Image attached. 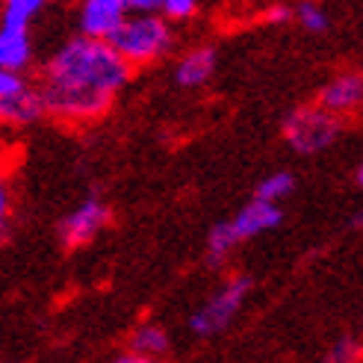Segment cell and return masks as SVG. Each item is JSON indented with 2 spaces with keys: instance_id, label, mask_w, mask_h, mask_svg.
<instances>
[{
  "instance_id": "cell-14",
  "label": "cell",
  "mask_w": 363,
  "mask_h": 363,
  "mask_svg": "<svg viewBox=\"0 0 363 363\" xmlns=\"http://www.w3.org/2000/svg\"><path fill=\"white\" fill-rule=\"evenodd\" d=\"M293 192H296V177L293 174H289V172H272L269 177H263L257 184V195H254V198L281 204L284 198H289Z\"/></svg>"
},
{
  "instance_id": "cell-7",
  "label": "cell",
  "mask_w": 363,
  "mask_h": 363,
  "mask_svg": "<svg viewBox=\"0 0 363 363\" xmlns=\"http://www.w3.org/2000/svg\"><path fill=\"white\" fill-rule=\"evenodd\" d=\"M80 33L92 39H110V33L127 18L124 0H83L80 4Z\"/></svg>"
},
{
  "instance_id": "cell-18",
  "label": "cell",
  "mask_w": 363,
  "mask_h": 363,
  "mask_svg": "<svg viewBox=\"0 0 363 363\" xmlns=\"http://www.w3.org/2000/svg\"><path fill=\"white\" fill-rule=\"evenodd\" d=\"M328 360H334V363H352V360H360V346H357L354 340L342 337V340H337L334 346H331Z\"/></svg>"
},
{
  "instance_id": "cell-21",
  "label": "cell",
  "mask_w": 363,
  "mask_h": 363,
  "mask_svg": "<svg viewBox=\"0 0 363 363\" xmlns=\"http://www.w3.org/2000/svg\"><path fill=\"white\" fill-rule=\"evenodd\" d=\"M266 21L269 24H289V21H293V6H286V4L269 6L266 9Z\"/></svg>"
},
{
  "instance_id": "cell-23",
  "label": "cell",
  "mask_w": 363,
  "mask_h": 363,
  "mask_svg": "<svg viewBox=\"0 0 363 363\" xmlns=\"http://www.w3.org/2000/svg\"><path fill=\"white\" fill-rule=\"evenodd\" d=\"M118 363H148V360H145L142 354H136V352H127V354H121V357H116Z\"/></svg>"
},
{
  "instance_id": "cell-15",
  "label": "cell",
  "mask_w": 363,
  "mask_h": 363,
  "mask_svg": "<svg viewBox=\"0 0 363 363\" xmlns=\"http://www.w3.org/2000/svg\"><path fill=\"white\" fill-rule=\"evenodd\" d=\"M293 18L307 33H325L328 30V15L316 4V0H298L293 6Z\"/></svg>"
},
{
  "instance_id": "cell-16",
  "label": "cell",
  "mask_w": 363,
  "mask_h": 363,
  "mask_svg": "<svg viewBox=\"0 0 363 363\" xmlns=\"http://www.w3.org/2000/svg\"><path fill=\"white\" fill-rule=\"evenodd\" d=\"M233 248H237V240L230 237L228 225H225V222L216 225V228L210 230V240H207V257H210V263H222Z\"/></svg>"
},
{
  "instance_id": "cell-10",
  "label": "cell",
  "mask_w": 363,
  "mask_h": 363,
  "mask_svg": "<svg viewBox=\"0 0 363 363\" xmlns=\"http://www.w3.org/2000/svg\"><path fill=\"white\" fill-rule=\"evenodd\" d=\"M33 62V39L30 27H15L0 21V68L6 71H27Z\"/></svg>"
},
{
  "instance_id": "cell-12",
  "label": "cell",
  "mask_w": 363,
  "mask_h": 363,
  "mask_svg": "<svg viewBox=\"0 0 363 363\" xmlns=\"http://www.w3.org/2000/svg\"><path fill=\"white\" fill-rule=\"evenodd\" d=\"M130 352L142 354L145 360H157L169 352V334L154 322H145L130 337Z\"/></svg>"
},
{
  "instance_id": "cell-20",
  "label": "cell",
  "mask_w": 363,
  "mask_h": 363,
  "mask_svg": "<svg viewBox=\"0 0 363 363\" xmlns=\"http://www.w3.org/2000/svg\"><path fill=\"white\" fill-rule=\"evenodd\" d=\"M27 80L18 74V71H6V68H0V98L4 95H9V92H15V89H21Z\"/></svg>"
},
{
  "instance_id": "cell-17",
  "label": "cell",
  "mask_w": 363,
  "mask_h": 363,
  "mask_svg": "<svg viewBox=\"0 0 363 363\" xmlns=\"http://www.w3.org/2000/svg\"><path fill=\"white\" fill-rule=\"evenodd\" d=\"M198 12V0H160V15L172 21H186Z\"/></svg>"
},
{
  "instance_id": "cell-13",
  "label": "cell",
  "mask_w": 363,
  "mask_h": 363,
  "mask_svg": "<svg viewBox=\"0 0 363 363\" xmlns=\"http://www.w3.org/2000/svg\"><path fill=\"white\" fill-rule=\"evenodd\" d=\"M48 6V0H4V12H0V21L4 24H15V27H30L33 18Z\"/></svg>"
},
{
  "instance_id": "cell-11",
  "label": "cell",
  "mask_w": 363,
  "mask_h": 363,
  "mask_svg": "<svg viewBox=\"0 0 363 363\" xmlns=\"http://www.w3.org/2000/svg\"><path fill=\"white\" fill-rule=\"evenodd\" d=\"M216 71V50L213 48H195L174 68V83L180 89H198L204 86Z\"/></svg>"
},
{
  "instance_id": "cell-19",
  "label": "cell",
  "mask_w": 363,
  "mask_h": 363,
  "mask_svg": "<svg viewBox=\"0 0 363 363\" xmlns=\"http://www.w3.org/2000/svg\"><path fill=\"white\" fill-rule=\"evenodd\" d=\"M127 15H157L160 0H124Z\"/></svg>"
},
{
  "instance_id": "cell-5",
  "label": "cell",
  "mask_w": 363,
  "mask_h": 363,
  "mask_svg": "<svg viewBox=\"0 0 363 363\" xmlns=\"http://www.w3.org/2000/svg\"><path fill=\"white\" fill-rule=\"evenodd\" d=\"M106 222H110V207H106L101 198H86V201H80L60 225L62 245L65 248L89 245L106 228Z\"/></svg>"
},
{
  "instance_id": "cell-1",
  "label": "cell",
  "mask_w": 363,
  "mask_h": 363,
  "mask_svg": "<svg viewBox=\"0 0 363 363\" xmlns=\"http://www.w3.org/2000/svg\"><path fill=\"white\" fill-rule=\"evenodd\" d=\"M127 65L106 39L77 35L65 42L42 68L39 95L45 116L65 124H89L106 116L116 95L130 80Z\"/></svg>"
},
{
  "instance_id": "cell-2",
  "label": "cell",
  "mask_w": 363,
  "mask_h": 363,
  "mask_svg": "<svg viewBox=\"0 0 363 363\" xmlns=\"http://www.w3.org/2000/svg\"><path fill=\"white\" fill-rule=\"evenodd\" d=\"M106 42L116 48V53L127 65H151L172 48V27L160 12L127 15Z\"/></svg>"
},
{
  "instance_id": "cell-4",
  "label": "cell",
  "mask_w": 363,
  "mask_h": 363,
  "mask_svg": "<svg viewBox=\"0 0 363 363\" xmlns=\"http://www.w3.org/2000/svg\"><path fill=\"white\" fill-rule=\"evenodd\" d=\"M248 293H251V278L233 275V278L219 289V293L210 296V298L189 316V328H192L198 337H213V334L225 331L228 325L233 322V316L242 311Z\"/></svg>"
},
{
  "instance_id": "cell-22",
  "label": "cell",
  "mask_w": 363,
  "mask_h": 363,
  "mask_svg": "<svg viewBox=\"0 0 363 363\" xmlns=\"http://www.w3.org/2000/svg\"><path fill=\"white\" fill-rule=\"evenodd\" d=\"M9 225V189L4 184V177H0V233L6 230Z\"/></svg>"
},
{
  "instance_id": "cell-3",
  "label": "cell",
  "mask_w": 363,
  "mask_h": 363,
  "mask_svg": "<svg viewBox=\"0 0 363 363\" xmlns=\"http://www.w3.org/2000/svg\"><path fill=\"white\" fill-rule=\"evenodd\" d=\"M342 136V116L325 110L319 104L298 106L284 118V139L301 157L322 154Z\"/></svg>"
},
{
  "instance_id": "cell-8",
  "label": "cell",
  "mask_w": 363,
  "mask_h": 363,
  "mask_svg": "<svg viewBox=\"0 0 363 363\" xmlns=\"http://www.w3.org/2000/svg\"><path fill=\"white\" fill-rule=\"evenodd\" d=\"M316 104L325 106V110L337 113V116L354 113L357 106L363 104V77H360V71H346V74L334 77L331 83H325Z\"/></svg>"
},
{
  "instance_id": "cell-9",
  "label": "cell",
  "mask_w": 363,
  "mask_h": 363,
  "mask_svg": "<svg viewBox=\"0 0 363 363\" xmlns=\"http://www.w3.org/2000/svg\"><path fill=\"white\" fill-rule=\"evenodd\" d=\"M42 116H45L42 95L30 83L0 98V124H6V127H27L33 121H39Z\"/></svg>"
},
{
  "instance_id": "cell-6",
  "label": "cell",
  "mask_w": 363,
  "mask_h": 363,
  "mask_svg": "<svg viewBox=\"0 0 363 363\" xmlns=\"http://www.w3.org/2000/svg\"><path fill=\"white\" fill-rule=\"evenodd\" d=\"M281 222H284L281 204L263 201V198H251V201H248L237 216H233L230 222H225V225H228V230H230V237L237 240V245H240V242H245V240H254V237H260V233L278 228Z\"/></svg>"
}]
</instances>
